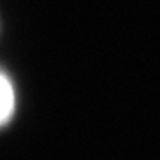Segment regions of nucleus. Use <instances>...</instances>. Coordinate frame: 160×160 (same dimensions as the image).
Masks as SVG:
<instances>
[{"instance_id": "f257e3e1", "label": "nucleus", "mask_w": 160, "mask_h": 160, "mask_svg": "<svg viewBox=\"0 0 160 160\" xmlns=\"http://www.w3.org/2000/svg\"><path fill=\"white\" fill-rule=\"evenodd\" d=\"M15 110V91L9 77L0 71V126L11 120Z\"/></svg>"}]
</instances>
